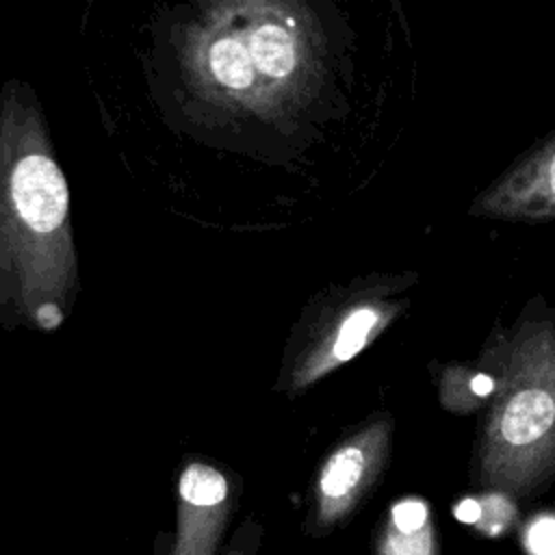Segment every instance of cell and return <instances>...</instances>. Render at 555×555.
Wrapping results in <instances>:
<instances>
[{"mask_svg": "<svg viewBox=\"0 0 555 555\" xmlns=\"http://www.w3.org/2000/svg\"><path fill=\"white\" fill-rule=\"evenodd\" d=\"M470 212L499 219H553L555 217V137L503 173Z\"/></svg>", "mask_w": 555, "mask_h": 555, "instance_id": "cell-5", "label": "cell"}, {"mask_svg": "<svg viewBox=\"0 0 555 555\" xmlns=\"http://www.w3.org/2000/svg\"><path fill=\"white\" fill-rule=\"evenodd\" d=\"M525 546L531 555H555V516L533 518L525 533Z\"/></svg>", "mask_w": 555, "mask_h": 555, "instance_id": "cell-8", "label": "cell"}, {"mask_svg": "<svg viewBox=\"0 0 555 555\" xmlns=\"http://www.w3.org/2000/svg\"><path fill=\"white\" fill-rule=\"evenodd\" d=\"M390 440V421L377 418L345 440L321 466L314 486V531H330L377 479Z\"/></svg>", "mask_w": 555, "mask_h": 555, "instance_id": "cell-3", "label": "cell"}, {"mask_svg": "<svg viewBox=\"0 0 555 555\" xmlns=\"http://www.w3.org/2000/svg\"><path fill=\"white\" fill-rule=\"evenodd\" d=\"M455 518L466 525H479L481 520V503L475 499H464L455 505Z\"/></svg>", "mask_w": 555, "mask_h": 555, "instance_id": "cell-10", "label": "cell"}, {"mask_svg": "<svg viewBox=\"0 0 555 555\" xmlns=\"http://www.w3.org/2000/svg\"><path fill=\"white\" fill-rule=\"evenodd\" d=\"M260 544V527L251 520H247L238 533L230 540L223 555H256Z\"/></svg>", "mask_w": 555, "mask_h": 555, "instance_id": "cell-9", "label": "cell"}, {"mask_svg": "<svg viewBox=\"0 0 555 555\" xmlns=\"http://www.w3.org/2000/svg\"><path fill=\"white\" fill-rule=\"evenodd\" d=\"M479 444V479L522 496L555 475V323L527 321L507 343L505 369Z\"/></svg>", "mask_w": 555, "mask_h": 555, "instance_id": "cell-1", "label": "cell"}, {"mask_svg": "<svg viewBox=\"0 0 555 555\" xmlns=\"http://www.w3.org/2000/svg\"><path fill=\"white\" fill-rule=\"evenodd\" d=\"M397 310V304L382 299H369L351 306L312 356L308 379H314L360 353L379 332H384Z\"/></svg>", "mask_w": 555, "mask_h": 555, "instance_id": "cell-6", "label": "cell"}, {"mask_svg": "<svg viewBox=\"0 0 555 555\" xmlns=\"http://www.w3.org/2000/svg\"><path fill=\"white\" fill-rule=\"evenodd\" d=\"M379 555H434L429 509L421 499H403L392 505L388 525L377 546Z\"/></svg>", "mask_w": 555, "mask_h": 555, "instance_id": "cell-7", "label": "cell"}, {"mask_svg": "<svg viewBox=\"0 0 555 555\" xmlns=\"http://www.w3.org/2000/svg\"><path fill=\"white\" fill-rule=\"evenodd\" d=\"M230 514L225 475L204 462L189 464L178 479V518L167 555H219Z\"/></svg>", "mask_w": 555, "mask_h": 555, "instance_id": "cell-4", "label": "cell"}, {"mask_svg": "<svg viewBox=\"0 0 555 555\" xmlns=\"http://www.w3.org/2000/svg\"><path fill=\"white\" fill-rule=\"evenodd\" d=\"M308 56L293 17H267L249 28L208 37L197 63L208 87L223 95L251 98L256 87H293L304 76Z\"/></svg>", "mask_w": 555, "mask_h": 555, "instance_id": "cell-2", "label": "cell"}]
</instances>
